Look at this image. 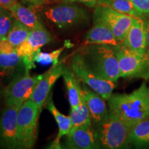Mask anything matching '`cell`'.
Instances as JSON below:
<instances>
[{
	"mask_svg": "<svg viewBox=\"0 0 149 149\" xmlns=\"http://www.w3.org/2000/svg\"><path fill=\"white\" fill-rule=\"evenodd\" d=\"M107 101L110 114L130 126L149 118V93L146 82L130 93L112 94Z\"/></svg>",
	"mask_w": 149,
	"mask_h": 149,
	"instance_id": "6da1fadb",
	"label": "cell"
},
{
	"mask_svg": "<svg viewBox=\"0 0 149 149\" xmlns=\"http://www.w3.org/2000/svg\"><path fill=\"white\" fill-rule=\"evenodd\" d=\"M79 53L86 66L97 77L115 83L120 77L118 60L113 46L86 44Z\"/></svg>",
	"mask_w": 149,
	"mask_h": 149,
	"instance_id": "7a4b0ae2",
	"label": "cell"
},
{
	"mask_svg": "<svg viewBox=\"0 0 149 149\" xmlns=\"http://www.w3.org/2000/svg\"><path fill=\"white\" fill-rule=\"evenodd\" d=\"M133 128L119 117L109 113L107 120L94 128L98 147L106 149L127 148L129 146L128 139Z\"/></svg>",
	"mask_w": 149,
	"mask_h": 149,
	"instance_id": "3957f363",
	"label": "cell"
},
{
	"mask_svg": "<svg viewBox=\"0 0 149 149\" xmlns=\"http://www.w3.org/2000/svg\"><path fill=\"white\" fill-rule=\"evenodd\" d=\"M40 114L38 107L31 100H27L19 107L17 117L15 148L29 149L34 146Z\"/></svg>",
	"mask_w": 149,
	"mask_h": 149,
	"instance_id": "277c9868",
	"label": "cell"
},
{
	"mask_svg": "<svg viewBox=\"0 0 149 149\" xmlns=\"http://www.w3.org/2000/svg\"><path fill=\"white\" fill-rule=\"evenodd\" d=\"M45 17L61 29H68L85 23L88 19L87 11L74 2L59 3L46 8Z\"/></svg>",
	"mask_w": 149,
	"mask_h": 149,
	"instance_id": "5b68a950",
	"label": "cell"
},
{
	"mask_svg": "<svg viewBox=\"0 0 149 149\" xmlns=\"http://www.w3.org/2000/svg\"><path fill=\"white\" fill-rule=\"evenodd\" d=\"M113 47L118 60L120 77H149V57L146 53H136L122 44Z\"/></svg>",
	"mask_w": 149,
	"mask_h": 149,
	"instance_id": "8992f818",
	"label": "cell"
},
{
	"mask_svg": "<svg viewBox=\"0 0 149 149\" xmlns=\"http://www.w3.org/2000/svg\"><path fill=\"white\" fill-rule=\"evenodd\" d=\"M42 74L31 76L27 69L10 81L3 91V101L7 107H20L29 100Z\"/></svg>",
	"mask_w": 149,
	"mask_h": 149,
	"instance_id": "52a82bcc",
	"label": "cell"
},
{
	"mask_svg": "<svg viewBox=\"0 0 149 149\" xmlns=\"http://www.w3.org/2000/svg\"><path fill=\"white\" fill-rule=\"evenodd\" d=\"M70 67L80 81L88 86L104 100H108L112 95L115 87V82L102 79L92 73L86 66L79 52L72 56Z\"/></svg>",
	"mask_w": 149,
	"mask_h": 149,
	"instance_id": "ba28073f",
	"label": "cell"
},
{
	"mask_svg": "<svg viewBox=\"0 0 149 149\" xmlns=\"http://www.w3.org/2000/svg\"><path fill=\"white\" fill-rule=\"evenodd\" d=\"M93 16L100 19L109 26L121 44L126 37L135 18L104 6H97Z\"/></svg>",
	"mask_w": 149,
	"mask_h": 149,
	"instance_id": "9c48e42d",
	"label": "cell"
},
{
	"mask_svg": "<svg viewBox=\"0 0 149 149\" xmlns=\"http://www.w3.org/2000/svg\"><path fill=\"white\" fill-rule=\"evenodd\" d=\"M52 41L53 35L44 26L31 30L26 40L16 48L18 55L24 58L26 69H32L35 53Z\"/></svg>",
	"mask_w": 149,
	"mask_h": 149,
	"instance_id": "30bf717a",
	"label": "cell"
},
{
	"mask_svg": "<svg viewBox=\"0 0 149 149\" xmlns=\"http://www.w3.org/2000/svg\"><path fill=\"white\" fill-rule=\"evenodd\" d=\"M66 65L61 62L53 65L48 71L42 74V77L37 84L29 100H33L42 112L43 106L51 93V90L56 81L62 76Z\"/></svg>",
	"mask_w": 149,
	"mask_h": 149,
	"instance_id": "8fae6325",
	"label": "cell"
},
{
	"mask_svg": "<svg viewBox=\"0 0 149 149\" xmlns=\"http://www.w3.org/2000/svg\"><path fill=\"white\" fill-rule=\"evenodd\" d=\"M18 107H7L0 114V146L4 148H15L17 117Z\"/></svg>",
	"mask_w": 149,
	"mask_h": 149,
	"instance_id": "7c38bea8",
	"label": "cell"
},
{
	"mask_svg": "<svg viewBox=\"0 0 149 149\" xmlns=\"http://www.w3.org/2000/svg\"><path fill=\"white\" fill-rule=\"evenodd\" d=\"M81 96L90 112L93 127H98L109 115L105 100L84 83L81 84Z\"/></svg>",
	"mask_w": 149,
	"mask_h": 149,
	"instance_id": "4fadbf2b",
	"label": "cell"
},
{
	"mask_svg": "<svg viewBox=\"0 0 149 149\" xmlns=\"http://www.w3.org/2000/svg\"><path fill=\"white\" fill-rule=\"evenodd\" d=\"M66 136L64 146L70 149L99 148L96 133L92 126L72 128Z\"/></svg>",
	"mask_w": 149,
	"mask_h": 149,
	"instance_id": "5bb4252c",
	"label": "cell"
},
{
	"mask_svg": "<svg viewBox=\"0 0 149 149\" xmlns=\"http://www.w3.org/2000/svg\"><path fill=\"white\" fill-rule=\"evenodd\" d=\"M122 44L136 53H146L147 37L144 17L135 18Z\"/></svg>",
	"mask_w": 149,
	"mask_h": 149,
	"instance_id": "9a60e30c",
	"label": "cell"
},
{
	"mask_svg": "<svg viewBox=\"0 0 149 149\" xmlns=\"http://www.w3.org/2000/svg\"><path fill=\"white\" fill-rule=\"evenodd\" d=\"M86 44H101L116 46L121 43L113 31L100 19L93 16V25L85 35Z\"/></svg>",
	"mask_w": 149,
	"mask_h": 149,
	"instance_id": "2e32d148",
	"label": "cell"
},
{
	"mask_svg": "<svg viewBox=\"0 0 149 149\" xmlns=\"http://www.w3.org/2000/svg\"><path fill=\"white\" fill-rule=\"evenodd\" d=\"M24 58L17 51L12 53H0V78L1 79H13L26 70Z\"/></svg>",
	"mask_w": 149,
	"mask_h": 149,
	"instance_id": "e0dca14e",
	"label": "cell"
},
{
	"mask_svg": "<svg viewBox=\"0 0 149 149\" xmlns=\"http://www.w3.org/2000/svg\"><path fill=\"white\" fill-rule=\"evenodd\" d=\"M45 104L46 109L50 111V113L53 115L55 118L59 128L57 136L56 137L55 140L51 143V144L48 146V148H61L60 144L61 137L67 135L72 129L71 119L70 116H66V115L62 114L56 108L53 101V99H52V93L48 96Z\"/></svg>",
	"mask_w": 149,
	"mask_h": 149,
	"instance_id": "ac0fdd59",
	"label": "cell"
},
{
	"mask_svg": "<svg viewBox=\"0 0 149 149\" xmlns=\"http://www.w3.org/2000/svg\"><path fill=\"white\" fill-rule=\"evenodd\" d=\"M9 10L11 11L15 19L31 30L44 26L37 14L36 8L17 1Z\"/></svg>",
	"mask_w": 149,
	"mask_h": 149,
	"instance_id": "d6986e66",
	"label": "cell"
},
{
	"mask_svg": "<svg viewBox=\"0 0 149 149\" xmlns=\"http://www.w3.org/2000/svg\"><path fill=\"white\" fill-rule=\"evenodd\" d=\"M65 85H66L67 95L69 101L70 109L78 107L82 102L81 96V84L70 67L66 66L62 74Z\"/></svg>",
	"mask_w": 149,
	"mask_h": 149,
	"instance_id": "ffe728a7",
	"label": "cell"
},
{
	"mask_svg": "<svg viewBox=\"0 0 149 149\" xmlns=\"http://www.w3.org/2000/svg\"><path fill=\"white\" fill-rule=\"evenodd\" d=\"M129 146L137 148H149V118L133 126L128 139Z\"/></svg>",
	"mask_w": 149,
	"mask_h": 149,
	"instance_id": "44dd1931",
	"label": "cell"
},
{
	"mask_svg": "<svg viewBox=\"0 0 149 149\" xmlns=\"http://www.w3.org/2000/svg\"><path fill=\"white\" fill-rule=\"evenodd\" d=\"M97 6H104L133 17H144L130 0H98Z\"/></svg>",
	"mask_w": 149,
	"mask_h": 149,
	"instance_id": "7402d4cb",
	"label": "cell"
},
{
	"mask_svg": "<svg viewBox=\"0 0 149 149\" xmlns=\"http://www.w3.org/2000/svg\"><path fill=\"white\" fill-rule=\"evenodd\" d=\"M70 117L71 119L72 128L93 126L90 112L84 100L78 107L70 109Z\"/></svg>",
	"mask_w": 149,
	"mask_h": 149,
	"instance_id": "603a6c76",
	"label": "cell"
},
{
	"mask_svg": "<svg viewBox=\"0 0 149 149\" xmlns=\"http://www.w3.org/2000/svg\"><path fill=\"white\" fill-rule=\"evenodd\" d=\"M31 29L17 20H15L6 38L16 48L26 40Z\"/></svg>",
	"mask_w": 149,
	"mask_h": 149,
	"instance_id": "cb8c5ba5",
	"label": "cell"
},
{
	"mask_svg": "<svg viewBox=\"0 0 149 149\" xmlns=\"http://www.w3.org/2000/svg\"><path fill=\"white\" fill-rule=\"evenodd\" d=\"M66 47V46L64 45L59 49L52 51L51 53H43L39 51L35 53L33 57V60L35 62L42 65H49L51 64H53V65L57 64L58 63L59 56L61 55V53Z\"/></svg>",
	"mask_w": 149,
	"mask_h": 149,
	"instance_id": "d4e9b609",
	"label": "cell"
},
{
	"mask_svg": "<svg viewBox=\"0 0 149 149\" xmlns=\"http://www.w3.org/2000/svg\"><path fill=\"white\" fill-rule=\"evenodd\" d=\"M15 20L14 16L9 9L0 7V35L6 37Z\"/></svg>",
	"mask_w": 149,
	"mask_h": 149,
	"instance_id": "484cf974",
	"label": "cell"
},
{
	"mask_svg": "<svg viewBox=\"0 0 149 149\" xmlns=\"http://www.w3.org/2000/svg\"><path fill=\"white\" fill-rule=\"evenodd\" d=\"M136 9L143 15H149V0H130Z\"/></svg>",
	"mask_w": 149,
	"mask_h": 149,
	"instance_id": "4316f807",
	"label": "cell"
},
{
	"mask_svg": "<svg viewBox=\"0 0 149 149\" xmlns=\"http://www.w3.org/2000/svg\"><path fill=\"white\" fill-rule=\"evenodd\" d=\"M16 51V48L9 42L6 37H2L0 42V53H9Z\"/></svg>",
	"mask_w": 149,
	"mask_h": 149,
	"instance_id": "83f0119b",
	"label": "cell"
},
{
	"mask_svg": "<svg viewBox=\"0 0 149 149\" xmlns=\"http://www.w3.org/2000/svg\"><path fill=\"white\" fill-rule=\"evenodd\" d=\"M20 1H21V3L24 4L35 8H40L42 6L48 3L47 0H20Z\"/></svg>",
	"mask_w": 149,
	"mask_h": 149,
	"instance_id": "f1b7e54d",
	"label": "cell"
},
{
	"mask_svg": "<svg viewBox=\"0 0 149 149\" xmlns=\"http://www.w3.org/2000/svg\"><path fill=\"white\" fill-rule=\"evenodd\" d=\"M73 2L80 3L89 8H94L97 5L98 0H73Z\"/></svg>",
	"mask_w": 149,
	"mask_h": 149,
	"instance_id": "f546056e",
	"label": "cell"
},
{
	"mask_svg": "<svg viewBox=\"0 0 149 149\" xmlns=\"http://www.w3.org/2000/svg\"><path fill=\"white\" fill-rule=\"evenodd\" d=\"M17 1L18 0H0V7L10 9Z\"/></svg>",
	"mask_w": 149,
	"mask_h": 149,
	"instance_id": "4dcf8cb0",
	"label": "cell"
},
{
	"mask_svg": "<svg viewBox=\"0 0 149 149\" xmlns=\"http://www.w3.org/2000/svg\"><path fill=\"white\" fill-rule=\"evenodd\" d=\"M145 24H146V37H147V51L146 54L149 57V15H145L144 17Z\"/></svg>",
	"mask_w": 149,
	"mask_h": 149,
	"instance_id": "1f68e13d",
	"label": "cell"
},
{
	"mask_svg": "<svg viewBox=\"0 0 149 149\" xmlns=\"http://www.w3.org/2000/svg\"><path fill=\"white\" fill-rule=\"evenodd\" d=\"M48 3H64V2H73V0H47Z\"/></svg>",
	"mask_w": 149,
	"mask_h": 149,
	"instance_id": "d6a6232c",
	"label": "cell"
},
{
	"mask_svg": "<svg viewBox=\"0 0 149 149\" xmlns=\"http://www.w3.org/2000/svg\"><path fill=\"white\" fill-rule=\"evenodd\" d=\"M3 91H4V88L3 87L1 79V78H0V102H1V100H2L3 97Z\"/></svg>",
	"mask_w": 149,
	"mask_h": 149,
	"instance_id": "836d02e7",
	"label": "cell"
},
{
	"mask_svg": "<svg viewBox=\"0 0 149 149\" xmlns=\"http://www.w3.org/2000/svg\"><path fill=\"white\" fill-rule=\"evenodd\" d=\"M1 38H2V37H1V35H0V42H1Z\"/></svg>",
	"mask_w": 149,
	"mask_h": 149,
	"instance_id": "e575fe53",
	"label": "cell"
},
{
	"mask_svg": "<svg viewBox=\"0 0 149 149\" xmlns=\"http://www.w3.org/2000/svg\"><path fill=\"white\" fill-rule=\"evenodd\" d=\"M148 80H149V77H148ZM148 93H149V85H148Z\"/></svg>",
	"mask_w": 149,
	"mask_h": 149,
	"instance_id": "d590c367",
	"label": "cell"
}]
</instances>
